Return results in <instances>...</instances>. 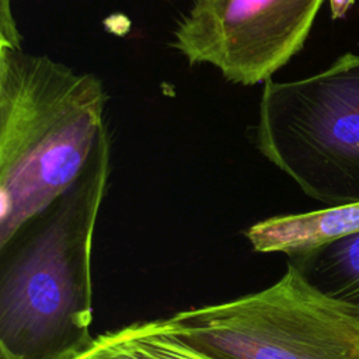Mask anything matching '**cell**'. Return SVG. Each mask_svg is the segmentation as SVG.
Returning <instances> with one entry per match:
<instances>
[{
  "mask_svg": "<svg viewBox=\"0 0 359 359\" xmlns=\"http://www.w3.org/2000/svg\"><path fill=\"white\" fill-rule=\"evenodd\" d=\"M109 172L104 126L74 184L1 248L0 359H76L93 342L91 248Z\"/></svg>",
  "mask_w": 359,
  "mask_h": 359,
  "instance_id": "cell-1",
  "label": "cell"
},
{
  "mask_svg": "<svg viewBox=\"0 0 359 359\" xmlns=\"http://www.w3.org/2000/svg\"><path fill=\"white\" fill-rule=\"evenodd\" d=\"M167 318L220 359H359V306L327 294L290 262L259 292Z\"/></svg>",
  "mask_w": 359,
  "mask_h": 359,
  "instance_id": "cell-4",
  "label": "cell"
},
{
  "mask_svg": "<svg viewBox=\"0 0 359 359\" xmlns=\"http://www.w3.org/2000/svg\"><path fill=\"white\" fill-rule=\"evenodd\" d=\"M324 0H192L171 46L241 86L266 83L304 45Z\"/></svg>",
  "mask_w": 359,
  "mask_h": 359,
  "instance_id": "cell-5",
  "label": "cell"
},
{
  "mask_svg": "<svg viewBox=\"0 0 359 359\" xmlns=\"http://www.w3.org/2000/svg\"><path fill=\"white\" fill-rule=\"evenodd\" d=\"M352 3H353V0H330L332 17L334 18L344 17V14L348 11V8L351 7Z\"/></svg>",
  "mask_w": 359,
  "mask_h": 359,
  "instance_id": "cell-9",
  "label": "cell"
},
{
  "mask_svg": "<svg viewBox=\"0 0 359 359\" xmlns=\"http://www.w3.org/2000/svg\"><path fill=\"white\" fill-rule=\"evenodd\" d=\"M76 359H220L181 337L168 318L144 320L94 337Z\"/></svg>",
  "mask_w": 359,
  "mask_h": 359,
  "instance_id": "cell-7",
  "label": "cell"
},
{
  "mask_svg": "<svg viewBox=\"0 0 359 359\" xmlns=\"http://www.w3.org/2000/svg\"><path fill=\"white\" fill-rule=\"evenodd\" d=\"M359 233V202L261 220L245 230L257 252H282L289 258Z\"/></svg>",
  "mask_w": 359,
  "mask_h": 359,
  "instance_id": "cell-6",
  "label": "cell"
},
{
  "mask_svg": "<svg viewBox=\"0 0 359 359\" xmlns=\"http://www.w3.org/2000/svg\"><path fill=\"white\" fill-rule=\"evenodd\" d=\"M258 150L310 198L359 202V55L292 81H266L255 129Z\"/></svg>",
  "mask_w": 359,
  "mask_h": 359,
  "instance_id": "cell-3",
  "label": "cell"
},
{
  "mask_svg": "<svg viewBox=\"0 0 359 359\" xmlns=\"http://www.w3.org/2000/svg\"><path fill=\"white\" fill-rule=\"evenodd\" d=\"M289 262L327 294L359 306V233L289 258Z\"/></svg>",
  "mask_w": 359,
  "mask_h": 359,
  "instance_id": "cell-8",
  "label": "cell"
},
{
  "mask_svg": "<svg viewBox=\"0 0 359 359\" xmlns=\"http://www.w3.org/2000/svg\"><path fill=\"white\" fill-rule=\"evenodd\" d=\"M107 98L93 73L0 43V250L79 178Z\"/></svg>",
  "mask_w": 359,
  "mask_h": 359,
  "instance_id": "cell-2",
  "label": "cell"
}]
</instances>
